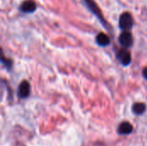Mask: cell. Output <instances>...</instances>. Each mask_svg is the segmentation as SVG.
I'll use <instances>...</instances> for the list:
<instances>
[{
	"label": "cell",
	"instance_id": "6da1fadb",
	"mask_svg": "<svg viewBox=\"0 0 147 146\" xmlns=\"http://www.w3.org/2000/svg\"><path fill=\"white\" fill-rule=\"evenodd\" d=\"M133 25H134V20L132 15L128 12H125L120 16L119 26L121 30L129 31L133 28Z\"/></svg>",
	"mask_w": 147,
	"mask_h": 146
},
{
	"label": "cell",
	"instance_id": "52a82bcc",
	"mask_svg": "<svg viewBox=\"0 0 147 146\" xmlns=\"http://www.w3.org/2000/svg\"><path fill=\"white\" fill-rule=\"evenodd\" d=\"M96 41L101 46H109L110 44L109 37L106 34H104V33H99L96 35Z\"/></svg>",
	"mask_w": 147,
	"mask_h": 146
},
{
	"label": "cell",
	"instance_id": "277c9868",
	"mask_svg": "<svg viewBox=\"0 0 147 146\" xmlns=\"http://www.w3.org/2000/svg\"><path fill=\"white\" fill-rule=\"evenodd\" d=\"M31 92V87L28 81H22L17 89V96L20 99H26L29 96Z\"/></svg>",
	"mask_w": 147,
	"mask_h": 146
},
{
	"label": "cell",
	"instance_id": "7a4b0ae2",
	"mask_svg": "<svg viewBox=\"0 0 147 146\" xmlns=\"http://www.w3.org/2000/svg\"><path fill=\"white\" fill-rule=\"evenodd\" d=\"M119 43L125 49L131 47L134 44V38L132 34L128 31H123L119 36Z\"/></svg>",
	"mask_w": 147,
	"mask_h": 146
},
{
	"label": "cell",
	"instance_id": "ba28073f",
	"mask_svg": "<svg viewBox=\"0 0 147 146\" xmlns=\"http://www.w3.org/2000/svg\"><path fill=\"white\" fill-rule=\"evenodd\" d=\"M146 110V105L143 102H135L132 107V111L136 115H142Z\"/></svg>",
	"mask_w": 147,
	"mask_h": 146
},
{
	"label": "cell",
	"instance_id": "8992f818",
	"mask_svg": "<svg viewBox=\"0 0 147 146\" xmlns=\"http://www.w3.org/2000/svg\"><path fill=\"white\" fill-rule=\"evenodd\" d=\"M20 9L24 13H32L36 9V4L33 0H27L22 3Z\"/></svg>",
	"mask_w": 147,
	"mask_h": 146
},
{
	"label": "cell",
	"instance_id": "9c48e42d",
	"mask_svg": "<svg viewBox=\"0 0 147 146\" xmlns=\"http://www.w3.org/2000/svg\"><path fill=\"white\" fill-rule=\"evenodd\" d=\"M142 74H143L144 78H145V79L147 81V67H146V68H144V69H143V72H142Z\"/></svg>",
	"mask_w": 147,
	"mask_h": 146
},
{
	"label": "cell",
	"instance_id": "3957f363",
	"mask_svg": "<svg viewBox=\"0 0 147 146\" xmlns=\"http://www.w3.org/2000/svg\"><path fill=\"white\" fill-rule=\"evenodd\" d=\"M116 59L123 66H128L132 61L131 53L125 48L118 51V52L116 53Z\"/></svg>",
	"mask_w": 147,
	"mask_h": 146
},
{
	"label": "cell",
	"instance_id": "5b68a950",
	"mask_svg": "<svg viewBox=\"0 0 147 146\" xmlns=\"http://www.w3.org/2000/svg\"><path fill=\"white\" fill-rule=\"evenodd\" d=\"M134 127L131 123L128 121H124L121 122L118 128H117V133L119 135H129L133 133Z\"/></svg>",
	"mask_w": 147,
	"mask_h": 146
}]
</instances>
